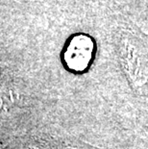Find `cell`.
Masks as SVG:
<instances>
[{
    "label": "cell",
    "instance_id": "6da1fadb",
    "mask_svg": "<svg viewBox=\"0 0 148 149\" xmlns=\"http://www.w3.org/2000/svg\"><path fill=\"white\" fill-rule=\"evenodd\" d=\"M94 43L90 37L78 35L68 42L65 52V62L72 70L82 71L92 59Z\"/></svg>",
    "mask_w": 148,
    "mask_h": 149
}]
</instances>
